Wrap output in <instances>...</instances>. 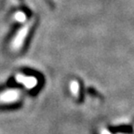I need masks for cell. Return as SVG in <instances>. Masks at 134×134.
Returning a JSON list of instances; mask_svg holds the SVG:
<instances>
[{
  "label": "cell",
  "mask_w": 134,
  "mask_h": 134,
  "mask_svg": "<svg viewBox=\"0 0 134 134\" xmlns=\"http://www.w3.org/2000/svg\"><path fill=\"white\" fill-rule=\"evenodd\" d=\"M109 131L112 134H132L133 128L130 125H119L110 126L108 128Z\"/></svg>",
  "instance_id": "1"
},
{
  "label": "cell",
  "mask_w": 134,
  "mask_h": 134,
  "mask_svg": "<svg viewBox=\"0 0 134 134\" xmlns=\"http://www.w3.org/2000/svg\"><path fill=\"white\" fill-rule=\"evenodd\" d=\"M72 90H73L74 93H78V90H79V83H77L76 81H73L71 85Z\"/></svg>",
  "instance_id": "2"
},
{
  "label": "cell",
  "mask_w": 134,
  "mask_h": 134,
  "mask_svg": "<svg viewBox=\"0 0 134 134\" xmlns=\"http://www.w3.org/2000/svg\"><path fill=\"white\" fill-rule=\"evenodd\" d=\"M88 94H90L91 96H93V97H100V94L98 93V91H97L96 90H94L93 88H88Z\"/></svg>",
  "instance_id": "3"
}]
</instances>
